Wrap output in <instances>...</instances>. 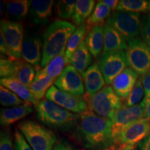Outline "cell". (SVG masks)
<instances>
[{
	"instance_id": "cell-1",
	"label": "cell",
	"mask_w": 150,
	"mask_h": 150,
	"mask_svg": "<svg viewBox=\"0 0 150 150\" xmlns=\"http://www.w3.org/2000/svg\"><path fill=\"white\" fill-rule=\"evenodd\" d=\"M75 134L80 143L88 149H108L114 145L112 120L90 110L81 114Z\"/></svg>"
},
{
	"instance_id": "cell-2",
	"label": "cell",
	"mask_w": 150,
	"mask_h": 150,
	"mask_svg": "<svg viewBox=\"0 0 150 150\" xmlns=\"http://www.w3.org/2000/svg\"><path fill=\"white\" fill-rule=\"evenodd\" d=\"M76 31L74 24L64 20H55L47 28L43 35V51L41 67H45L54 58L66 49L67 42Z\"/></svg>"
},
{
	"instance_id": "cell-3",
	"label": "cell",
	"mask_w": 150,
	"mask_h": 150,
	"mask_svg": "<svg viewBox=\"0 0 150 150\" xmlns=\"http://www.w3.org/2000/svg\"><path fill=\"white\" fill-rule=\"evenodd\" d=\"M35 107L39 121L50 128L62 132H70L77 126L80 115L65 109L55 103L43 99Z\"/></svg>"
},
{
	"instance_id": "cell-4",
	"label": "cell",
	"mask_w": 150,
	"mask_h": 150,
	"mask_svg": "<svg viewBox=\"0 0 150 150\" xmlns=\"http://www.w3.org/2000/svg\"><path fill=\"white\" fill-rule=\"evenodd\" d=\"M84 99L90 110L110 120H112L116 110L122 106L121 98L109 86L93 95L87 93Z\"/></svg>"
},
{
	"instance_id": "cell-5",
	"label": "cell",
	"mask_w": 150,
	"mask_h": 150,
	"mask_svg": "<svg viewBox=\"0 0 150 150\" xmlns=\"http://www.w3.org/2000/svg\"><path fill=\"white\" fill-rule=\"evenodd\" d=\"M18 127L33 150H52L57 142L53 131L34 121H22Z\"/></svg>"
},
{
	"instance_id": "cell-6",
	"label": "cell",
	"mask_w": 150,
	"mask_h": 150,
	"mask_svg": "<svg viewBox=\"0 0 150 150\" xmlns=\"http://www.w3.org/2000/svg\"><path fill=\"white\" fill-rule=\"evenodd\" d=\"M126 56L129 68L143 76L150 71V47L139 37L128 41Z\"/></svg>"
},
{
	"instance_id": "cell-7",
	"label": "cell",
	"mask_w": 150,
	"mask_h": 150,
	"mask_svg": "<svg viewBox=\"0 0 150 150\" xmlns=\"http://www.w3.org/2000/svg\"><path fill=\"white\" fill-rule=\"evenodd\" d=\"M141 22L140 13L116 11L108 18L106 24L119 31L128 42L138 36Z\"/></svg>"
},
{
	"instance_id": "cell-8",
	"label": "cell",
	"mask_w": 150,
	"mask_h": 150,
	"mask_svg": "<svg viewBox=\"0 0 150 150\" xmlns=\"http://www.w3.org/2000/svg\"><path fill=\"white\" fill-rule=\"evenodd\" d=\"M97 64L102 71L106 83L110 85L116 76L127 68L128 63L126 52H103L97 57Z\"/></svg>"
},
{
	"instance_id": "cell-9",
	"label": "cell",
	"mask_w": 150,
	"mask_h": 150,
	"mask_svg": "<svg viewBox=\"0 0 150 150\" xmlns=\"http://www.w3.org/2000/svg\"><path fill=\"white\" fill-rule=\"evenodd\" d=\"M5 40L8 57L14 61L22 58V46L24 40V27L20 22L3 20L1 31Z\"/></svg>"
},
{
	"instance_id": "cell-10",
	"label": "cell",
	"mask_w": 150,
	"mask_h": 150,
	"mask_svg": "<svg viewBox=\"0 0 150 150\" xmlns=\"http://www.w3.org/2000/svg\"><path fill=\"white\" fill-rule=\"evenodd\" d=\"M146 104L143 100L139 104L127 107L125 105L117 109L112 119V136L114 140L125 128L145 117Z\"/></svg>"
},
{
	"instance_id": "cell-11",
	"label": "cell",
	"mask_w": 150,
	"mask_h": 150,
	"mask_svg": "<svg viewBox=\"0 0 150 150\" xmlns=\"http://www.w3.org/2000/svg\"><path fill=\"white\" fill-rule=\"evenodd\" d=\"M46 99L74 113L82 114L89 110L84 97L71 95L52 86L45 95Z\"/></svg>"
},
{
	"instance_id": "cell-12",
	"label": "cell",
	"mask_w": 150,
	"mask_h": 150,
	"mask_svg": "<svg viewBox=\"0 0 150 150\" xmlns=\"http://www.w3.org/2000/svg\"><path fill=\"white\" fill-rule=\"evenodd\" d=\"M43 51L42 37L33 31H27L24 37L22 46V58L24 61L33 65L37 70L41 64Z\"/></svg>"
},
{
	"instance_id": "cell-13",
	"label": "cell",
	"mask_w": 150,
	"mask_h": 150,
	"mask_svg": "<svg viewBox=\"0 0 150 150\" xmlns=\"http://www.w3.org/2000/svg\"><path fill=\"white\" fill-rule=\"evenodd\" d=\"M150 135V119L142 118L125 128L114 140V145L136 146Z\"/></svg>"
},
{
	"instance_id": "cell-14",
	"label": "cell",
	"mask_w": 150,
	"mask_h": 150,
	"mask_svg": "<svg viewBox=\"0 0 150 150\" xmlns=\"http://www.w3.org/2000/svg\"><path fill=\"white\" fill-rule=\"evenodd\" d=\"M54 85L57 88L71 95L81 96L85 93V86L81 75L74 67L68 65L56 79Z\"/></svg>"
},
{
	"instance_id": "cell-15",
	"label": "cell",
	"mask_w": 150,
	"mask_h": 150,
	"mask_svg": "<svg viewBox=\"0 0 150 150\" xmlns=\"http://www.w3.org/2000/svg\"><path fill=\"white\" fill-rule=\"evenodd\" d=\"M138 79V74L127 67L115 78L112 83V88L121 99H127L134 89Z\"/></svg>"
},
{
	"instance_id": "cell-16",
	"label": "cell",
	"mask_w": 150,
	"mask_h": 150,
	"mask_svg": "<svg viewBox=\"0 0 150 150\" xmlns=\"http://www.w3.org/2000/svg\"><path fill=\"white\" fill-rule=\"evenodd\" d=\"M54 1L52 0H35L31 1L29 19L36 24H47L52 16Z\"/></svg>"
},
{
	"instance_id": "cell-17",
	"label": "cell",
	"mask_w": 150,
	"mask_h": 150,
	"mask_svg": "<svg viewBox=\"0 0 150 150\" xmlns=\"http://www.w3.org/2000/svg\"><path fill=\"white\" fill-rule=\"evenodd\" d=\"M81 76L87 93L90 95L98 93L104 88L106 81L97 63L91 65Z\"/></svg>"
},
{
	"instance_id": "cell-18",
	"label": "cell",
	"mask_w": 150,
	"mask_h": 150,
	"mask_svg": "<svg viewBox=\"0 0 150 150\" xmlns=\"http://www.w3.org/2000/svg\"><path fill=\"white\" fill-rule=\"evenodd\" d=\"M0 83L1 86L10 90L27 104H31L36 106L40 102L33 95L31 88L21 83L16 78H2L0 80Z\"/></svg>"
},
{
	"instance_id": "cell-19",
	"label": "cell",
	"mask_w": 150,
	"mask_h": 150,
	"mask_svg": "<svg viewBox=\"0 0 150 150\" xmlns=\"http://www.w3.org/2000/svg\"><path fill=\"white\" fill-rule=\"evenodd\" d=\"M104 45L103 52L125 51L128 49L126 39L119 31L107 24L104 26Z\"/></svg>"
},
{
	"instance_id": "cell-20",
	"label": "cell",
	"mask_w": 150,
	"mask_h": 150,
	"mask_svg": "<svg viewBox=\"0 0 150 150\" xmlns=\"http://www.w3.org/2000/svg\"><path fill=\"white\" fill-rule=\"evenodd\" d=\"M68 64L65 50H63L59 55L54 58L45 67L37 71L34 80L40 79L45 77H53L57 79L65 68V65Z\"/></svg>"
},
{
	"instance_id": "cell-21",
	"label": "cell",
	"mask_w": 150,
	"mask_h": 150,
	"mask_svg": "<svg viewBox=\"0 0 150 150\" xmlns=\"http://www.w3.org/2000/svg\"><path fill=\"white\" fill-rule=\"evenodd\" d=\"M33 112L29 104H24L11 108H1L0 112V122L2 126H8L20 120Z\"/></svg>"
},
{
	"instance_id": "cell-22",
	"label": "cell",
	"mask_w": 150,
	"mask_h": 150,
	"mask_svg": "<svg viewBox=\"0 0 150 150\" xmlns=\"http://www.w3.org/2000/svg\"><path fill=\"white\" fill-rule=\"evenodd\" d=\"M86 44L90 53L94 57H99L104 50V32L103 26H97L90 30L86 38Z\"/></svg>"
},
{
	"instance_id": "cell-23",
	"label": "cell",
	"mask_w": 150,
	"mask_h": 150,
	"mask_svg": "<svg viewBox=\"0 0 150 150\" xmlns=\"http://www.w3.org/2000/svg\"><path fill=\"white\" fill-rule=\"evenodd\" d=\"M92 62L91 54L86 46V40H84L70 58L69 64L74 67L82 75L91 66Z\"/></svg>"
},
{
	"instance_id": "cell-24",
	"label": "cell",
	"mask_w": 150,
	"mask_h": 150,
	"mask_svg": "<svg viewBox=\"0 0 150 150\" xmlns=\"http://www.w3.org/2000/svg\"><path fill=\"white\" fill-rule=\"evenodd\" d=\"M31 5V1L27 0L7 1L6 16L8 19V21L21 20L27 16Z\"/></svg>"
},
{
	"instance_id": "cell-25",
	"label": "cell",
	"mask_w": 150,
	"mask_h": 150,
	"mask_svg": "<svg viewBox=\"0 0 150 150\" xmlns=\"http://www.w3.org/2000/svg\"><path fill=\"white\" fill-rule=\"evenodd\" d=\"M95 1L93 0H78L76 1L75 12L72 17V21L75 25L80 26L84 24L93 13Z\"/></svg>"
},
{
	"instance_id": "cell-26",
	"label": "cell",
	"mask_w": 150,
	"mask_h": 150,
	"mask_svg": "<svg viewBox=\"0 0 150 150\" xmlns=\"http://www.w3.org/2000/svg\"><path fill=\"white\" fill-rule=\"evenodd\" d=\"M88 30H91L86 24L79 27L76 31L73 33L67 42L66 49H65V56L69 64L70 58L72 57L73 54L81 45L83 41L85 40V36Z\"/></svg>"
},
{
	"instance_id": "cell-27",
	"label": "cell",
	"mask_w": 150,
	"mask_h": 150,
	"mask_svg": "<svg viewBox=\"0 0 150 150\" xmlns=\"http://www.w3.org/2000/svg\"><path fill=\"white\" fill-rule=\"evenodd\" d=\"M110 15V9L105 6L102 1H99L94 8L93 13L86 21V24L90 29H91V27L102 26L105 22L107 21Z\"/></svg>"
},
{
	"instance_id": "cell-28",
	"label": "cell",
	"mask_w": 150,
	"mask_h": 150,
	"mask_svg": "<svg viewBox=\"0 0 150 150\" xmlns=\"http://www.w3.org/2000/svg\"><path fill=\"white\" fill-rule=\"evenodd\" d=\"M117 11L131 13H145L150 11V1L147 0H121L118 3Z\"/></svg>"
},
{
	"instance_id": "cell-29",
	"label": "cell",
	"mask_w": 150,
	"mask_h": 150,
	"mask_svg": "<svg viewBox=\"0 0 150 150\" xmlns=\"http://www.w3.org/2000/svg\"><path fill=\"white\" fill-rule=\"evenodd\" d=\"M35 68L29 63L19 61L14 77L30 88L34 80Z\"/></svg>"
},
{
	"instance_id": "cell-30",
	"label": "cell",
	"mask_w": 150,
	"mask_h": 150,
	"mask_svg": "<svg viewBox=\"0 0 150 150\" xmlns=\"http://www.w3.org/2000/svg\"><path fill=\"white\" fill-rule=\"evenodd\" d=\"M56 79L53 77H45L40 79L33 80L30 88L38 100L42 99L46 95L49 88L52 87Z\"/></svg>"
},
{
	"instance_id": "cell-31",
	"label": "cell",
	"mask_w": 150,
	"mask_h": 150,
	"mask_svg": "<svg viewBox=\"0 0 150 150\" xmlns=\"http://www.w3.org/2000/svg\"><path fill=\"white\" fill-rule=\"evenodd\" d=\"M0 102L4 106L14 107L25 104L24 101L20 99L18 95L2 86L0 87Z\"/></svg>"
},
{
	"instance_id": "cell-32",
	"label": "cell",
	"mask_w": 150,
	"mask_h": 150,
	"mask_svg": "<svg viewBox=\"0 0 150 150\" xmlns=\"http://www.w3.org/2000/svg\"><path fill=\"white\" fill-rule=\"evenodd\" d=\"M76 1L75 0H61L56 6V13L62 19H69L73 17L75 12Z\"/></svg>"
},
{
	"instance_id": "cell-33",
	"label": "cell",
	"mask_w": 150,
	"mask_h": 150,
	"mask_svg": "<svg viewBox=\"0 0 150 150\" xmlns=\"http://www.w3.org/2000/svg\"><path fill=\"white\" fill-rule=\"evenodd\" d=\"M144 94H145V91H144L143 85H142L141 76L138 78L134 89L132 90L130 95L127 98L125 106H127V107H131V106L139 104V102L142 99Z\"/></svg>"
},
{
	"instance_id": "cell-34",
	"label": "cell",
	"mask_w": 150,
	"mask_h": 150,
	"mask_svg": "<svg viewBox=\"0 0 150 150\" xmlns=\"http://www.w3.org/2000/svg\"><path fill=\"white\" fill-rule=\"evenodd\" d=\"M19 61L2 59L0 61V76L2 78L14 77Z\"/></svg>"
},
{
	"instance_id": "cell-35",
	"label": "cell",
	"mask_w": 150,
	"mask_h": 150,
	"mask_svg": "<svg viewBox=\"0 0 150 150\" xmlns=\"http://www.w3.org/2000/svg\"><path fill=\"white\" fill-rule=\"evenodd\" d=\"M0 150H13L12 138L8 129H4L1 131Z\"/></svg>"
},
{
	"instance_id": "cell-36",
	"label": "cell",
	"mask_w": 150,
	"mask_h": 150,
	"mask_svg": "<svg viewBox=\"0 0 150 150\" xmlns=\"http://www.w3.org/2000/svg\"><path fill=\"white\" fill-rule=\"evenodd\" d=\"M14 148L15 150H33L19 130H16L15 132Z\"/></svg>"
},
{
	"instance_id": "cell-37",
	"label": "cell",
	"mask_w": 150,
	"mask_h": 150,
	"mask_svg": "<svg viewBox=\"0 0 150 150\" xmlns=\"http://www.w3.org/2000/svg\"><path fill=\"white\" fill-rule=\"evenodd\" d=\"M140 34L142 40L150 47V16H145L142 18Z\"/></svg>"
},
{
	"instance_id": "cell-38",
	"label": "cell",
	"mask_w": 150,
	"mask_h": 150,
	"mask_svg": "<svg viewBox=\"0 0 150 150\" xmlns=\"http://www.w3.org/2000/svg\"><path fill=\"white\" fill-rule=\"evenodd\" d=\"M142 80L145 91V97L142 100L147 104L150 99V71L142 76Z\"/></svg>"
},
{
	"instance_id": "cell-39",
	"label": "cell",
	"mask_w": 150,
	"mask_h": 150,
	"mask_svg": "<svg viewBox=\"0 0 150 150\" xmlns=\"http://www.w3.org/2000/svg\"><path fill=\"white\" fill-rule=\"evenodd\" d=\"M53 150H74L72 146L69 142L64 140H61L56 142Z\"/></svg>"
},
{
	"instance_id": "cell-40",
	"label": "cell",
	"mask_w": 150,
	"mask_h": 150,
	"mask_svg": "<svg viewBox=\"0 0 150 150\" xmlns=\"http://www.w3.org/2000/svg\"><path fill=\"white\" fill-rule=\"evenodd\" d=\"M136 150H150V135L136 145Z\"/></svg>"
},
{
	"instance_id": "cell-41",
	"label": "cell",
	"mask_w": 150,
	"mask_h": 150,
	"mask_svg": "<svg viewBox=\"0 0 150 150\" xmlns=\"http://www.w3.org/2000/svg\"><path fill=\"white\" fill-rule=\"evenodd\" d=\"M102 2L104 4L105 6L109 8L110 10H115V9H117L118 3H119V1H117V0H103Z\"/></svg>"
},
{
	"instance_id": "cell-42",
	"label": "cell",
	"mask_w": 150,
	"mask_h": 150,
	"mask_svg": "<svg viewBox=\"0 0 150 150\" xmlns=\"http://www.w3.org/2000/svg\"><path fill=\"white\" fill-rule=\"evenodd\" d=\"M0 50H1V54H4V55H6L7 56H8V50H7L5 40L4 38L3 34L1 32H0Z\"/></svg>"
},
{
	"instance_id": "cell-43",
	"label": "cell",
	"mask_w": 150,
	"mask_h": 150,
	"mask_svg": "<svg viewBox=\"0 0 150 150\" xmlns=\"http://www.w3.org/2000/svg\"><path fill=\"white\" fill-rule=\"evenodd\" d=\"M116 150H136L135 145H114Z\"/></svg>"
},
{
	"instance_id": "cell-44",
	"label": "cell",
	"mask_w": 150,
	"mask_h": 150,
	"mask_svg": "<svg viewBox=\"0 0 150 150\" xmlns=\"http://www.w3.org/2000/svg\"><path fill=\"white\" fill-rule=\"evenodd\" d=\"M145 117L150 119V99L149 100V102H147V104H146Z\"/></svg>"
},
{
	"instance_id": "cell-45",
	"label": "cell",
	"mask_w": 150,
	"mask_h": 150,
	"mask_svg": "<svg viewBox=\"0 0 150 150\" xmlns=\"http://www.w3.org/2000/svg\"><path fill=\"white\" fill-rule=\"evenodd\" d=\"M5 8V2L4 1H1V9H0V15L2 16L4 11Z\"/></svg>"
},
{
	"instance_id": "cell-46",
	"label": "cell",
	"mask_w": 150,
	"mask_h": 150,
	"mask_svg": "<svg viewBox=\"0 0 150 150\" xmlns=\"http://www.w3.org/2000/svg\"><path fill=\"white\" fill-rule=\"evenodd\" d=\"M107 150H116L115 147H114V145H112V147H110V148H108V149H107Z\"/></svg>"
},
{
	"instance_id": "cell-47",
	"label": "cell",
	"mask_w": 150,
	"mask_h": 150,
	"mask_svg": "<svg viewBox=\"0 0 150 150\" xmlns=\"http://www.w3.org/2000/svg\"><path fill=\"white\" fill-rule=\"evenodd\" d=\"M76 150H80V149H76Z\"/></svg>"
}]
</instances>
